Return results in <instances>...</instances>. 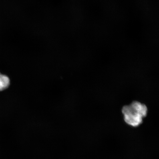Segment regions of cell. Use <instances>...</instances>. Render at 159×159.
<instances>
[{
    "label": "cell",
    "mask_w": 159,
    "mask_h": 159,
    "mask_svg": "<svg viewBox=\"0 0 159 159\" xmlns=\"http://www.w3.org/2000/svg\"><path fill=\"white\" fill-rule=\"evenodd\" d=\"M10 85V80L6 75L0 73V91L7 89Z\"/></svg>",
    "instance_id": "2"
},
{
    "label": "cell",
    "mask_w": 159,
    "mask_h": 159,
    "mask_svg": "<svg viewBox=\"0 0 159 159\" xmlns=\"http://www.w3.org/2000/svg\"><path fill=\"white\" fill-rule=\"evenodd\" d=\"M122 112L125 122L129 126L137 127L142 124L148 115V108L143 103L134 101L122 107Z\"/></svg>",
    "instance_id": "1"
}]
</instances>
